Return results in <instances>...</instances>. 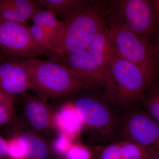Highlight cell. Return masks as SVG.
I'll use <instances>...</instances> for the list:
<instances>
[{
	"label": "cell",
	"instance_id": "obj_31",
	"mask_svg": "<svg viewBox=\"0 0 159 159\" xmlns=\"http://www.w3.org/2000/svg\"><path fill=\"white\" fill-rule=\"evenodd\" d=\"M157 6L158 11L159 15V0H157Z\"/></svg>",
	"mask_w": 159,
	"mask_h": 159
},
{
	"label": "cell",
	"instance_id": "obj_17",
	"mask_svg": "<svg viewBox=\"0 0 159 159\" xmlns=\"http://www.w3.org/2000/svg\"><path fill=\"white\" fill-rule=\"evenodd\" d=\"M145 111L159 125V85L156 83L144 95Z\"/></svg>",
	"mask_w": 159,
	"mask_h": 159
},
{
	"label": "cell",
	"instance_id": "obj_6",
	"mask_svg": "<svg viewBox=\"0 0 159 159\" xmlns=\"http://www.w3.org/2000/svg\"><path fill=\"white\" fill-rule=\"evenodd\" d=\"M83 123L88 141L103 146L113 138L118 120L112 109L105 101L91 96H82L73 101Z\"/></svg>",
	"mask_w": 159,
	"mask_h": 159
},
{
	"label": "cell",
	"instance_id": "obj_12",
	"mask_svg": "<svg viewBox=\"0 0 159 159\" xmlns=\"http://www.w3.org/2000/svg\"><path fill=\"white\" fill-rule=\"evenodd\" d=\"M86 50L104 77L116 55L107 22L94 35Z\"/></svg>",
	"mask_w": 159,
	"mask_h": 159
},
{
	"label": "cell",
	"instance_id": "obj_33",
	"mask_svg": "<svg viewBox=\"0 0 159 159\" xmlns=\"http://www.w3.org/2000/svg\"></svg>",
	"mask_w": 159,
	"mask_h": 159
},
{
	"label": "cell",
	"instance_id": "obj_28",
	"mask_svg": "<svg viewBox=\"0 0 159 159\" xmlns=\"http://www.w3.org/2000/svg\"><path fill=\"white\" fill-rule=\"evenodd\" d=\"M156 45L157 51L159 59V28L157 33Z\"/></svg>",
	"mask_w": 159,
	"mask_h": 159
},
{
	"label": "cell",
	"instance_id": "obj_18",
	"mask_svg": "<svg viewBox=\"0 0 159 159\" xmlns=\"http://www.w3.org/2000/svg\"><path fill=\"white\" fill-rule=\"evenodd\" d=\"M30 17L15 7L9 0H0V20L28 24Z\"/></svg>",
	"mask_w": 159,
	"mask_h": 159
},
{
	"label": "cell",
	"instance_id": "obj_3",
	"mask_svg": "<svg viewBox=\"0 0 159 159\" xmlns=\"http://www.w3.org/2000/svg\"><path fill=\"white\" fill-rule=\"evenodd\" d=\"M155 83L145 71L116 54L104 75L103 87L113 102L129 107L142 100Z\"/></svg>",
	"mask_w": 159,
	"mask_h": 159
},
{
	"label": "cell",
	"instance_id": "obj_13",
	"mask_svg": "<svg viewBox=\"0 0 159 159\" xmlns=\"http://www.w3.org/2000/svg\"><path fill=\"white\" fill-rule=\"evenodd\" d=\"M53 127L74 142L83 130V123L72 102L63 104L53 117Z\"/></svg>",
	"mask_w": 159,
	"mask_h": 159
},
{
	"label": "cell",
	"instance_id": "obj_11",
	"mask_svg": "<svg viewBox=\"0 0 159 159\" xmlns=\"http://www.w3.org/2000/svg\"><path fill=\"white\" fill-rule=\"evenodd\" d=\"M22 96L25 116L31 129L37 132H43L54 128L53 114L46 102V99L26 93Z\"/></svg>",
	"mask_w": 159,
	"mask_h": 159
},
{
	"label": "cell",
	"instance_id": "obj_20",
	"mask_svg": "<svg viewBox=\"0 0 159 159\" xmlns=\"http://www.w3.org/2000/svg\"><path fill=\"white\" fill-rule=\"evenodd\" d=\"M73 144V141L69 137L59 133L52 143V150L57 156L64 159L66 155Z\"/></svg>",
	"mask_w": 159,
	"mask_h": 159
},
{
	"label": "cell",
	"instance_id": "obj_29",
	"mask_svg": "<svg viewBox=\"0 0 159 159\" xmlns=\"http://www.w3.org/2000/svg\"><path fill=\"white\" fill-rule=\"evenodd\" d=\"M149 159H159V152L154 154Z\"/></svg>",
	"mask_w": 159,
	"mask_h": 159
},
{
	"label": "cell",
	"instance_id": "obj_32",
	"mask_svg": "<svg viewBox=\"0 0 159 159\" xmlns=\"http://www.w3.org/2000/svg\"><path fill=\"white\" fill-rule=\"evenodd\" d=\"M157 83L159 85V77L157 81Z\"/></svg>",
	"mask_w": 159,
	"mask_h": 159
},
{
	"label": "cell",
	"instance_id": "obj_7",
	"mask_svg": "<svg viewBox=\"0 0 159 159\" xmlns=\"http://www.w3.org/2000/svg\"><path fill=\"white\" fill-rule=\"evenodd\" d=\"M0 52L13 57L33 58L48 51L34 41L28 24L0 20Z\"/></svg>",
	"mask_w": 159,
	"mask_h": 159
},
{
	"label": "cell",
	"instance_id": "obj_27",
	"mask_svg": "<svg viewBox=\"0 0 159 159\" xmlns=\"http://www.w3.org/2000/svg\"><path fill=\"white\" fill-rule=\"evenodd\" d=\"M0 159H8V144L7 140L0 135Z\"/></svg>",
	"mask_w": 159,
	"mask_h": 159
},
{
	"label": "cell",
	"instance_id": "obj_14",
	"mask_svg": "<svg viewBox=\"0 0 159 159\" xmlns=\"http://www.w3.org/2000/svg\"><path fill=\"white\" fill-rule=\"evenodd\" d=\"M15 135L25 147V159H51V152L49 145L37 134L23 131Z\"/></svg>",
	"mask_w": 159,
	"mask_h": 159
},
{
	"label": "cell",
	"instance_id": "obj_25",
	"mask_svg": "<svg viewBox=\"0 0 159 159\" xmlns=\"http://www.w3.org/2000/svg\"><path fill=\"white\" fill-rule=\"evenodd\" d=\"M14 115L13 106L0 104V127L10 122Z\"/></svg>",
	"mask_w": 159,
	"mask_h": 159
},
{
	"label": "cell",
	"instance_id": "obj_15",
	"mask_svg": "<svg viewBox=\"0 0 159 159\" xmlns=\"http://www.w3.org/2000/svg\"><path fill=\"white\" fill-rule=\"evenodd\" d=\"M31 19L34 25L42 27L50 34L51 52H52L57 38L62 30V21L57 19V16L53 11L48 9H43L41 7L35 10Z\"/></svg>",
	"mask_w": 159,
	"mask_h": 159
},
{
	"label": "cell",
	"instance_id": "obj_9",
	"mask_svg": "<svg viewBox=\"0 0 159 159\" xmlns=\"http://www.w3.org/2000/svg\"><path fill=\"white\" fill-rule=\"evenodd\" d=\"M47 55L51 59L66 66L81 79L93 85H104V76L86 50L67 55L49 52Z\"/></svg>",
	"mask_w": 159,
	"mask_h": 159
},
{
	"label": "cell",
	"instance_id": "obj_10",
	"mask_svg": "<svg viewBox=\"0 0 159 159\" xmlns=\"http://www.w3.org/2000/svg\"><path fill=\"white\" fill-rule=\"evenodd\" d=\"M0 89L9 95L23 94L31 89L29 73L23 59L0 62Z\"/></svg>",
	"mask_w": 159,
	"mask_h": 159
},
{
	"label": "cell",
	"instance_id": "obj_5",
	"mask_svg": "<svg viewBox=\"0 0 159 159\" xmlns=\"http://www.w3.org/2000/svg\"><path fill=\"white\" fill-rule=\"evenodd\" d=\"M108 9V17L123 28L152 42L156 40L159 28L157 0H115Z\"/></svg>",
	"mask_w": 159,
	"mask_h": 159
},
{
	"label": "cell",
	"instance_id": "obj_8",
	"mask_svg": "<svg viewBox=\"0 0 159 159\" xmlns=\"http://www.w3.org/2000/svg\"><path fill=\"white\" fill-rule=\"evenodd\" d=\"M119 125L121 141L136 144L152 154L159 152V125L145 110L129 112Z\"/></svg>",
	"mask_w": 159,
	"mask_h": 159
},
{
	"label": "cell",
	"instance_id": "obj_30",
	"mask_svg": "<svg viewBox=\"0 0 159 159\" xmlns=\"http://www.w3.org/2000/svg\"><path fill=\"white\" fill-rule=\"evenodd\" d=\"M5 60H6L5 57H4L3 55H2V54H0V62L3 61Z\"/></svg>",
	"mask_w": 159,
	"mask_h": 159
},
{
	"label": "cell",
	"instance_id": "obj_23",
	"mask_svg": "<svg viewBox=\"0 0 159 159\" xmlns=\"http://www.w3.org/2000/svg\"><path fill=\"white\" fill-rule=\"evenodd\" d=\"M8 159H25V150L22 143L17 137L14 136L7 140Z\"/></svg>",
	"mask_w": 159,
	"mask_h": 159
},
{
	"label": "cell",
	"instance_id": "obj_19",
	"mask_svg": "<svg viewBox=\"0 0 159 159\" xmlns=\"http://www.w3.org/2000/svg\"><path fill=\"white\" fill-rule=\"evenodd\" d=\"M122 159H149L152 154L142 146L126 141H119Z\"/></svg>",
	"mask_w": 159,
	"mask_h": 159
},
{
	"label": "cell",
	"instance_id": "obj_26",
	"mask_svg": "<svg viewBox=\"0 0 159 159\" xmlns=\"http://www.w3.org/2000/svg\"><path fill=\"white\" fill-rule=\"evenodd\" d=\"M14 96L6 93L0 89V104L13 106Z\"/></svg>",
	"mask_w": 159,
	"mask_h": 159
},
{
	"label": "cell",
	"instance_id": "obj_4",
	"mask_svg": "<svg viewBox=\"0 0 159 159\" xmlns=\"http://www.w3.org/2000/svg\"><path fill=\"white\" fill-rule=\"evenodd\" d=\"M106 22L117 56L139 67L157 82L159 77V59L156 43L123 28L109 17Z\"/></svg>",
	"mask_w": 159,
	"mask_h": 159
},
{
	"label": "cell",
	"instance_id": "obj_21",
	"mask_svg": "<svg viewBox=\"0 0 159 159\" xmlns=\"http://www.w3.org/2000/svg\"><path fill=\"white\" fill-rule=\"evenodd\" d=\"M30 31L34 41L43 48L51 52L50 35L48 32L42 27L33 24L30 26Z\"/></svg>",
	"mask_w": 159,
	"mask_h": 159
},
{
	"label": "cell",
	"instance_id": "obj_1",
	"mask_svg": "<svg viewBox=\"0 0 159 159\" xmlns=\"http://www.w3.org/2000/svg\"><path fill=\"white\" fill-rule=\"evenodd\" d=\"M31 89L44 99H60L93 86L61 63L36 58L23 59Z\"/></svg>",
	"mask_w": 159,
	"mask_h": 159
},
{
	"label": "cell",
	"instance_id": "obj_16",
	"mask_svg": "<svg viewBox=\"0 0 159 159\" xmlns=\"http://www.w3.org/2000/svg\"><path fill=\"white\" fill-rule=\"evenodd\" d=\"M40 7L54 12L56 16L67 17L83 9L91 1L85 0H36Z\"/></svg>",
	"mask_w": 159,
	"mask_h": 159
},
{
	"label": "cell",
	"instance_id": "obj_24",
	"mask_svg": "<svg viewBox=\"0 0 159 159\" xmlns=\"http://www.w3.org/2000/svg\"><path fill=\"white\" fill-rule=\"evenodd\" d=\"M102 147L97 154L98 159H122L119 142Z\"/></svg>",
	"mask_w": 159,
	"mask_h": 159
},
{
	"label": "cell",
	"instance_id": "obj_2",
	"mask_svg": "<svg viewBox=\"0 0 159 159\" xmlns=\"http://www.w3.org/2000/svg\"><path fill=\"white\" fill-rule=\"evenodd\" d=\"M108 14L106 2L91 1L83 9L64 18L51 52L67 55L86 50L94 35L106 23Z\"/></svg>",
	"mask_w": 159,
	"mask_h": 159
},
{
	"label": "cell",
	"instance_id": "obj_22",
	"mask_svg": "<svg viewBox=\"0 0 159 159\" xmlns=\"http://www.w3.org/2000/svg\"><path fill=\"white\" fill-rule=\"evenodd\" d=\"M93 151L87 146L82 144H73L67 152L64 159H93Z\"/></svg>",
	"mask_w": 159,
	"mask_h": 159
}]
</instances>
